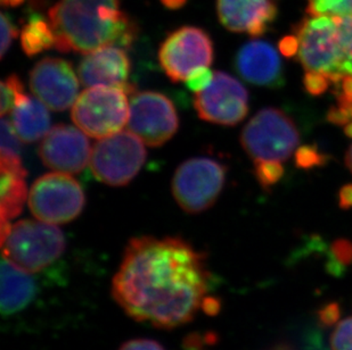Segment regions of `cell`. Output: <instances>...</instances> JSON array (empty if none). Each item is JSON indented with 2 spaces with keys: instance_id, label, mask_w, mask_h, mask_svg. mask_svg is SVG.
I'll list each match as a JSON object with an SVG mask.
<instances>
[{
  "instance_id": "1",
  "label": "cell",
  "mask_w": 352,
  "mask_h": 350,
  "mask_svg": "<svg viewBox=\"0 0 352 350\" xmlns=\"http://www.w3.org/2000/svg\"><path fill=\"white\" fill-rule=\"evenodd\" d=\"M204 256L184 239L130 240L112 282V294L133 320L173 329L193 320L209 303Z\"/></svg>"
},
{
  "instance_id": "2",
  "label": "cell",
  "mask_w": 352,
  "mask_h": 350,
  "mask_svg": "<svg viewBox=\"0 0 352 350\" xmlns=\"http://www.w3.org/2000/svg\"><path fill=\"white\" fill-rule=\"evenodd\" d=\"M48 17L60 53L89 54L110 45L128 48L138 31L119 0H58Z\"/></svg>"
},
{
  "instance_id": "3",
  "label": "cell",
  "mask_w": 352,
  "mask_h": 350,
  "mask_svg": "<svg viewBox=\"0 0 352 350\" xmlns=\"http://www.w3.org/2000/svg\"><path fill=\"white\" fill-rule=\"evenodd\" d=\"M294 31L299 43L296 56L307 72L322 73L336 86L352 75L339 17L310 16Z\"/></svg>"
},
{
  "instance_id": "4",
  "label": "cell",
  "mask_w": 352,
  "mask_h": 350,
  "mask_svg": "<svg viewBox=\"0 0 352 350\" xmlns=\"http://www.w3.org/2000/svg\"><path fill=\"white\" fill-rule=\"evenodd\" d=\"M3 256L29 273H38L62 256L67 240L56 224L22 220L12 225L1 242Z\"/></svg>"
},
{
  "instance_id": "5",
  "label": "cell",
  "mask_w": 352,
  "mask_h": 350,
  "mask_svg": "<svg viewBox=\"0 0 352 350\" xmlns=\"http://www.w3.org/2000/svg\"><path fill=\"white\" fill-rule=\"evenodd\" d=\"M129 93L119 86H88L72 106L71 117L87 136L103 139L122 131L130 115Z\"/></svg>"
},
{
  "instance_id": "6",
  "label": "cell",
  "mask_w": 352,
  "mask_h": 350,
  "mask_svg": "<svg viewBox=\"0 0 352 350\" xmlns=\"http://www.w3.org/2000/svg\"><path fill=\"white\" fill-rule=\"evenodd\" d=\"M300 141L296 124L276 108L260 110L246 124L241 142L253 162H280L292 155Z\"/></svg>"
},
{
  "instance_id": "7",
  "label": "cell",
  "mask_w": 352,
  "mask_h": 350,
  "mask_svg": "<svg viewBox=\"0 0 352 350\" xmlns=\"http://www.w3.org/2000/svg\"><path fill=\"white\" fill-rule=\"evenodd\" d=\"M131 131H120L94 145L90 170L98 181L122 187L133 181L146 161V149Z\"/></svg>"
},
{
  "instance_id": "8",
  "label": "cell",
  "mask_w": 352,
  "mask_h": 350,
  "mask_svg": "<svg viewBox=\"0 0 352 350\" xmlns=\"http://www.w3.org/2000/svg\"><path fill=\"white\" fill-rule=\"evenodd\" d=\"M226 181V167L210 157L187 159L173 178V194L180 209L199 214L212 207Z\"/></svg>"
},
{
  "instance_id": "9",
  "label": "cell",
  "mask_w": 352,
  "mask_h": 350,
  "mask_svg": "<svg viewBox=\"0 0 352 350\" xmlns=\"http://www.w3.org/2000/svg\"><path fill=\"white\" fill-rule=\"evenodd\" d=\"M29 209L34 218L50 224H65L81 214L86 196L79 182L67 173L43 175L29 192Z\"/></svg>"
},
{
  "instance_id": "10",
  "label": "cell",
  "mask_w": 352,
  "mask_h": 350,
  "mask_svg": "<svg viewBox=\"0 0 352 350\" xmlns=\"http://www.w3.org/2000/svg\"><path fill=\"white\" fill-rule=\"evenodd\" d=\"M212 60V40L199 27H179L160 47V65L173 82L186 81L196 69L210 67Z\"/></svg>"
},
{
  "instance_id": "11",
  "label": "cell",
  "mask_w": 352,
  "mask_h": 350,
  "mask_svg": "<svg viewBox=\"0 0 352 350\" xmlns=\"http://www.w3.org/2000/svg\"><path fill=\"white\" fill-rule=\"evenodd\" d=\"M130 97L128 130L145 145L160 147L176 135L179 119L168 97L155 91H135Z\"/></svg>"
},
{
  "instance_id": "12",
  "label": "cell",
  "mask_w": 352,
  "mask_h": 350,
  "mask_svg": "<svg viewBox=\"0 0 352 350\" xmlns=\"http://www.w3.org/2000/svg\"><path fill=\"white\" fill-rule=\"evenodd\" d=\"M199 119L220 126H236L249 110V97L242 83L225 72H214L209 86L195 93Z\"/></svg>"
},
{
  "instance_id": "13",
  "label": "cell",
  "mask_w": 352,
  "mask_h": 350,
  "mask_svg": "<svg viewBox=\"0 0 352 350\" xmlns=\"http://www.w3.org/2000/svg\"><path fill=\"white\" fill-rule=\"evenodd\" d=\"M79 80L70 62L45 57L31 70L29 84L36 98L54 112H63L79 96Z\"/></svg>"
},
{
  "instance_id": "14",
  "label": "cell",
  "mask_w": 352,
  "mask_h": 350,
  "mask_svg": "<svg viewBox=\"0 0 352 350\" xmlns=\"http://www.w3.org/2000/svg\"><path fill=\"white\" fill-rule=\"evenodd\" d=\"M79 128L58 124L48 131L40 143V159L55 172L78 174L86 169L91 157V145Z\"/></svg>"
},
{
  "instance_id": "15",
  "label": "cell",
  "mask_w": 352,
  "mask_h": 350,
  "mask_svg": "<svg viewBox=\"0 0 352 350\" xmlns=\"http://www.w3.org/2000/svg\"><path fill=\"white\" fill-rule=\"evenodd\" d=\"M129 57L122 47L110 45L86 54L78 67V75L83 86H119L131 96L136 89L128 82Z\"/></svg>"
},
{
  "instance_id": "16",
  "label": "cell",
  "mask_w": 352,
  "mask_h": 350,
  "mask_svg": "<svg viewBox=\"0 0 352 350\" xmlns=\"http://www.w3.org/2000/svg\"><path fill=\"white\" fill-rule=\"evenodd\" d=\"M220 23L227 30L263 36L277 14L274 0H217Z\"/></svg>"
},
{
  "instance_id": "17",
  "label": "cell",
  "mask_w": 352,
  "mask_h": 350,
  "mask_svg": "<svg viewBox=\"0 0 352 350\" xmlns=\"http://www.w3.org/2000/svg\"><path fill=\"white\" fill-rule=\"evenodd\" d=\"M235 65L239 75L249 83L270 88L282 86V62L275 48L266 41L245 43L237 53Z\"/></svg>"
},
{
  "instance_id": "18",
  "label": "cell",
  "mask_w": 352,
  "mask_h": 350,
  "mask_svg": "<svg viewBox=\"0 0 352 350\" xmlns=\"http://www.w3.org/2000/svg\"><path fill=\"white\" fill-rule=\"evenodd\" d=\"M31 275L3 256L0 298L3 316H13L34 301L37 294V282Z\"/></svg>"
},
{
  "instance_id": "19",
  "label": "cell",
  "mask_w": 352,
  "mask_h": 350,
  "mask_svg": "<svg viewBox=\"0 0 352 350\" xmlns=\"http://www.w3.org/2000/svg\"><path fill=\"white\" fill-rule=\"evenodd\" d=\"M48 107L28 95L12 112L14 129L25 143L43 139L50 130Z\"/></svg>"
},
{
  "instance_id": "20",
  "label": "cell",
  "mask_w": 352,
  "mask_h": 350,
  "mask_svg": "<svg viewBox=\"0 0 352 350\" xmlns=\"http://www.w3.org/2000/svg\"><path fill=\"white\" fill-rule=\"evenodd\" d=\"M25 174L0 170V218L1 221L16 218L27 202L28 187Z\"/></svg>"
},
{
  "instance_id": "21",
  "label": "cell",
  "mask_w": 352,
  "mask_h": 350,
  "mask_svg": "<svg viewBox=\"0 0 352 350\" xmlns=\"http://www.w3.org/2000/svg\"><path fill=\"white\" fill-rule=\"evenodd\" d=\"M55 34L50 20L40 14L31 13L21 32V45L25 55L34 57L45 50L55 47Z\"/></svg>"
},
{
  "instance_id": "22",
  "label": "cell",
  "mask_w": 352,
  "mask_h": 350,
  "mask_svg": "<svg viewBox=\"0 0 352 350\" xmlns=\"http://www.w3.org/2000/svg\"><path fill=\"white\" fill-rule=\"evenodd\" d=\"M0 170L28 174L22 164V140L14 129L12 119L3 116L0 126Z\"/></svg>"
},
{
  "instance_id": "23",
  "label": "cell",
  "mask_w": 352,
  "mask_h": 350,
  "mask_svg": "<svg viewBox=\"0 0 352 350\" xmlns=\"http://www.w3.org/2000/svg\"><path fill=\"white\" fill-rule=\"evenodd\" d=\"M24 86L16 74H10L1 81V116L13 112L15 107L27 97Z\"/></svg>"
},
{
  "instance_id": "24",
  "label": "cell",
  "mask_w": 352,
  "mask_h": 350,
  "mask_svg": "<svg viewBox=\"0 0 352 350\" xmlns=\"http://www.w3.org/2000/svg\"><path fill=\"white\" fill-rule=\"evenodd\" d=\"M310 16H352V0H307Z\"/></svg>"
},
{
  "instance_id": "25",
  "label": "cell",
  "mask_w": 352,
  "mask_h": 350,
  "mask_svg": "<svg viewBox=\"0 0 352 350\" xmlns=\"http://www.w3.org/2000/svg\"><path fill=\"white\" fill-rule=\"evenodd\" d=\"M329 346L332 350H352V315L336 320Z\"/></svg>"
},
{
  "instance_id": "26",
  "label": "cell",
  "mask_w": 352,
  "mask_h": 350,
  "mask_svg": "<svg viewBox=\"0 0 352 350\" xmlns=\"http://www.w3.org/2000/svg\"><path fill=\"white\" fill-rule=\"evenodd\" d=\"M284 173L280 162H254V174L263 189H270L280 180Z\"/></svg>"
},
{
  "instance_id": "27",
  "label": "cell",
  "mask_w": 352,
  "mask_h": 350,
  "mask_svg": "<svg viewBox=\"0 0 352 350\" xmlns=\"http://www.w3.org/2000/svg\"><path fill=\"white\" fill-rule=\"evenodd\" d=\"M213 76H214V72L210 70L209 67H199L192 72L185 82L190 91L195 93H201L209 86L210 83L212 82Z\"/></svg>"
},
{
  "instance_id": "28",
  "label": "cell",
  "mask_w": 352,
  "mask_h": 350,
  "mask_svg": "<svg viewBox=\"0 0 352 350\" xmlns=\"http://www.w3.org/2000/svg\"><path fill=\"white\" fill-rule=\"evenodd\" d=\"M17 34H19V30L16 25L13 23L12 19L3 12L1 14V46H0L1 47V51H0L1 58L6 55L10 45L14 40L16 39Z\"/></svg>"
},
{
  "instance_id": "29",
  "label": "cell",
  "mask_w": 352,
  "mask_h": 350,
  "mask_svg": "<svg viewBox=\"0 0 352 350\" xmlns=\"http://www.w3.org/2000/svg\"><path fill=\"white\" fill-rule=\"evenodd\" d=\"M307 91L314 96H318L325 93L329 89V81L327 76L318 72H307L305 80H303Z\"/></svg>"
},
{
  "instance_id": "30",
  "label": "cell",
  "mask_w": 352,
  "mask_h": 350,
  "mask_svg": "<svg viewBox=\"0 0 352 350\" xmlns=\"http://www.w3.org/2000/svg\"><path fill=\"white\" fill-rule=\"evenodd\" d=\"M322 156L313 147H302L296 152V164L305 169L319 165L322 163Z\"/></svg>"
},
{
  "instance_id": "31",
  "label": "cell",
  "mask_w": 352,
  "mask_h": 350,
  "mask_svg": "<svg viewBox=\"0 0 352 350\" xmlns=\"http://www.w3.org/2000/svg\"><path fill=\"white\" fill-rule=\"evenodd\" d=\"M119 350H166L162 345L151 339H133L126 341Z\"/></svg>"
},
{
  "instance_id": "32",
  "label": "cell",
  "mask_w": 352,
  "mask_h": 350,
  "mask_svg": "<svg viewBox=\"0 0 352 350\" xmlns=\"http://www.w3.org/2000/svg\"><path fill=\"white\" fill-rule=\"evenodd\" d=\"M279 50L286 57L296 56L299 50V43L296 36H286L279 43Z\"/></svg>"
},
{
  "instance_id": "33",
  "label": "cell",
  "mask_w": 352,
  "mask_h": 350,
  "mask_svg": "<svg viewBox=\"0 0 352 350\" xmlns=\"http://www.w3.org/2000/svg\"><path fill=\"white\" fill-rule=\"evenodd\" d=\"M329 119L336 124H346L351 121L352 115L348 109L339 106L329 113Z\"/></svg>"
},
{
  "instance_id": "34",
  "label": "cell",
  "mask_w": 352,
  "mask_h": 350,
  "mask_svg": "<svg viewBox=\"0 0 352 350\" xmlns=\"http://www.w3.org/2000/svg\"><path fill=\"white\" fill-rule=\"evenodd\" d=\"M340 207L349 209L352 207V185H344L339 195Z\"/></svg>"
},
{
  "instance_id": "35",
  "label": "cell",
  "mask_w": 352,
  "mask_h": 350,
  "mask_svg": "<svg viewBox=\"0 0 352 350\" xmlns=\"http://www.w3.org/2000/svg\"><path fill=\"white\" fill-rule=\"evenodd\" d=\"M161 3L168 10H180L182 7L185 6L187 0H161Z\"/></svg>"
},
{
  "instance_id": "36",
  "label": "cell",
  "mask_w": 352,
  "mask_h": 350,
  "mask_svg": "<svg viewBox=\"0 0 352 350\" xmlns=\"http://www.w3.org/2000/svg\"><path fill=\"white\" fill-rule=\"evenodd\" d=\"M24 0H1L3 6L16 7L23 3Z\"/></svg>"
},
{
  "instance_id": "37",
  "label": "cell",
  "mask_w": 352,
  "mask_h": 350,
  "mask_svg": "<svg viewBox=\"0 0 352 350\" xmlns=\"http://www.w3.org/2000/svg\"><path fill=\"white\" fill-rule=\"evenodd\" d=\"M346 166H348V169H349L352 172V145L350 147L348 152H346Z\"/></svg>"
},
{
  "instance_id": "38",
  "label": "cell",
  "mask_w": 352,
  "mask_h": 350,
  "mask_svg": "<svg viewBox=\"0 0 352 350\" xmlns=\"http://www.w3.org/2000/svg\"><path fill=\"white\" fill-rule=\"evenodd\" d=\"M346 136L352 138V121L351 122L348 123L346 126Z\"/></svg>"
}]
</instances>
